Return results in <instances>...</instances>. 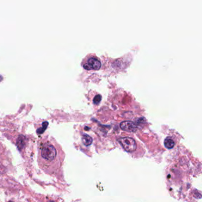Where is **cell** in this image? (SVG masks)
Listing matches in <instances>:
<instances>
[{
	"instance_id": "cell-1",
	"label": "cell",
	"mask_w": 202,
	"mask_h": 202,
	"mask_svg": "<svg viewBox=\"0 0 202 202\" xmlns=\"http://www.w3.org/2000/svg\"><path fill=\"white\" fill-rule=\"evenodd\" d=\"M58 151L55 146L50 143H45L42 145L39 150V163L47 169L55 167V161L57 160Z\"/></svg>"
},
{
	"instance_id": "cell-2",
	"label": "cell",
	"mask_w": 202,
	"mask_h": 202,
	"mask_svg": "<svg viewBox=\"0 0 202 202\" xmlns=\"http://www.w3.org/2000/svg\"><path fill=\"white\" fill-rule=\"evenodd\" d=\"M118 141L126 152H133L136 149V143L135 140L131 137H122Z\"/></svg>"
},
{
	"instance_id": "cell-3",
	"label": "cell",
	"mask_w": 202,
	"mask_h": 202,
	"mask_svg": "<svg viewBox=\"0 0 202 202\" xmlns=\"http://www.w3.org/2000/svg\"><path fill=\"white\" fill-rule=\"evenodd\" d=\"M101 64L98 59L91 57L84 64L83 67L87 70H98L101 68Z\"/></svg>"
},
{
	"instance_id": "cell-4",
	"label": "cell",
	"mask_w": 202,
	"mask_h": 202,
	"mask_svg": "<svg viewBox=\"0 0 202 202\" xmlns=\"http://www.w3.org/2000/svg\"><path fill=\"white\" fill-rule=\"evenodd\" d=\"M120 128L127 132H135L137 131V126L135 123L131 121H124L120 124Z\"/></svg>"
},
{
	"instance_id": "cell-5",
	"label": "cell",
	"mask_w": 202,
	"mask_h": 202,
	"mask_svg": "<svg viewBox=\"0 0 202 202\" xmlns=\"http://www.w3.org/2000/svg\"><path fill=\"white\" fill-rule=\"evenodd\" d=\"M82 142L85 146H90L93 142V139L89 135L83 134L82 136Z\"/></svg>"
},
{
	"instance_id": "cell-6",
	"label": "cell",
	"mask_w": 202,
	"mask_h": 202,
	"mask_svg": "<svg viewBox=\"0 0 202 202\" xmlns=\"http://www.w3.org/2000/svg\"><path fill=\"white\" fill-rule=\"evenodd\" d=\"M174 142L171 137H167L164 140V145L167 149H171L174 146Z\"/></svg>"
},
{
	"instance_id": "cell-7",
	"label": "cell",
	"mask_w": 202,
	"mask_h": 202,
	"mask_svg": "<svg viewBox=\"0 0 202 202\" xmlns=\"http://www.w3.org/2000/svg\"><path fill=\"white\" fill-rule=\"evenodd\" d=\"M48 125V123L47 122H45L44 123H43V126L41 128V129H39L37 130V133L39 134H42L44 132V131L46 129V128H47Z\"/></svg>"
},
{
	"instance_id": "cell-8",
	"label": "cell",
	"mask_w": 202,
	"mask_h": 202,
	"mask_svg": "<svg viewBox=\"0 0 202 202\" xmlns=\"http://www.w3.org/2000/svg\"><path fill=\"white\" fill-rule=\"evenodd\" d=\"M101 95L98 94V95H96V96L94 97V100H93V102H94V104H98L100 103V102L101 101Z\"/></svg>"
}]
</instances>
